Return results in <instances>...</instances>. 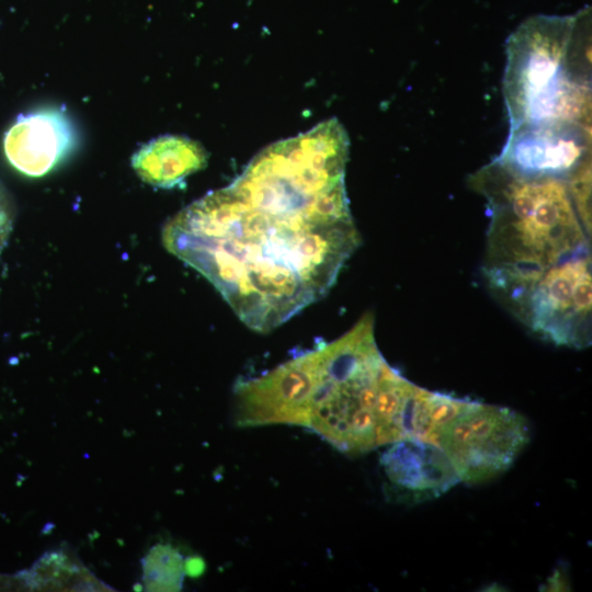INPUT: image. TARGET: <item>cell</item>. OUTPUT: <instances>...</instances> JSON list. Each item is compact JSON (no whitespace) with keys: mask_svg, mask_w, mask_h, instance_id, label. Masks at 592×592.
Instances as JSON below:
<instances>
[{"mask_svg":"<svg viewBox=\"0 0 592 592\" xmlns=\"http://www.w3.org/2000/svg\"><path fill=\"white\" fill-rule=\"evenodd\" d=\"M144 581L148 591H180L185 574L184 561L178 549L167 544L156 545L143 560Z\"/></svg>","mask_w":592,"mask_h":592,"instance_id":"8fae6325","label":"cell"},{"mask_svg":"<svg viewBox=\"0 0 592 592\" xmlns=\"http://www.w3.org/2000/svg\"><path fill=\"white\" fill-rule=\"evenodd\" d=\"M591 126L537 125L510 128L494 160L526 177L571 179L591 167Z\"/></svg>","mask_w":592,"mask_h":592,"instance_id":"52a82bcc","label":"cell"},{"mask_svg":"<svg viewBox=\"0 0 592 592\" xmlns=\"http://www.w3.org/2000/svg\"><path fill=\"white\" fill-rule=\"evenodd\" d=\"M471 183L490 210L483 275L494 295L519 316L550 266L590 250L591 228L570 179L526 177L493 160Z\"/></svg>","mask_w":592,"mask_h":592,"instance_id":"3957f363","label":"cell"},{"mask_svg":"<svg viewBox=\"0 0 592 592\" xmlns=\"http://www.w3.org/2000/svg\"><path fill=\"white\" fill-rule=\"evenodd\" d=\"M77 134L64 110L43 109L18 117L3 138L9 163L38 178L53 171L75 149Z\"/></svg>","mask_w":592,"mask_h":592,"instance_id":"9c48e42d","label":"cell"},{"mask_svg":"<svg viewBox=\"0 0 592 592\" xmlns=\"http://www.w3.org/2000/svg\"><path fill=\"white\" fill-rule=\"evenodd\" d=\"M379 462L387 479L386 492L402 503L435 499L460 481L437 445L413 437L391 443Z\"/></svg>","mask_w":592,"mask_h":592,"instance_id":"ba28073f","label":"cell"},{"mask_svg":"<svg viewBox=\"0 0 592 592\" xmlns=\"http://www.w3.org/2000/svg\"><path fill=\"white\" fill-rule=\"evenodd\" d=\"M271 383L285 424L307 428L351 456L408 437L421 389L383 357L372 315L273 368Z\"/></svg>","mask_w":592,"mask_h":592,"instance_id":"7a4b0ae2","label":"cell"},{"mask_svg":"<svg viewBox=\"0 0 592 592\" xmlns=\"http://www.w3.org/2000/svg\"><path fill=\"white\" fill-rule=\"evenodd\" d=\"M591 13L534 15L510 35L503 95L510 128L591 126Z\"/></svg>","mask_w":592,"mask_h":592,"instance_id":"277c9868","label":"cell"},{"mask_svg":"<svg viewBox=\"0 0 592 592\" xmlns=\"http://www.w3.org/2000/svg\"><path fill=\"white\" fill-rule=\"evenodd\" d=\"M207 152L197 141L175 135L161 136L143 146L132 158L137 175L146 183L172 189L204 169Z\"/></svg>","mask_w":592,"mask_h":592,"instance_id":"30bf717a","label":"cell"},{"mask_svg":"<svg viewBox=\"0 0 592 592\" xmlns=\"http://www.w3.org/2000/svg\"><path fill=\"white\" fill-rule=\"evenodd\" d=\"M335 119L273 144L228 186L170 218L164 248L201 273L250 329L269 332L333 286L361 239Z\"/></svg>","mask_w":592,"mask_h":592,"instance_id":"6da1fadb","label":"cell"},{"mask_svg":"<svg viewBox=\"0 0 592 592\" xmlns=\"http://www.w3.org/2000/svg\"><path fill=\"white\" fill-rule=\"evenodd\" d=\"M528 441L530 428L523 415L471 400L441 429L436 445L459 480L478 483L505 471Z\"/></svg>","mask_w":592,"mask_h":592,"instance_id":"5b68a950","label":"cell"},{"mask_svg":"<svg viewBox=\"0 0 592 592\" xmlns=\"http://www.w3.org/2000/svg\"><path fill=\"white\" fill-rule=\"evenodd\" d=\"M205 563L200 557H192L184 561L185 574L196 578L203 573Z\"/></svg>","mask_w":592,"mask_h":592,"instance_id":"7c38bea8","label":"cell"},{"mask_svg":"<svg viewBox=\"0 0 592 592\" xmlns=\"http://www.w3.org/2000/svg\"><path fill=\"white\" fill-rule=\"evenodd\" d=\"M591 250H585L550 266L517 318L557 345L583 349L591 343Z\"/></svg>","mask_w":592,"mask_h":592,"instance_id":"8992f818","label":"cell"}]
</instances>
